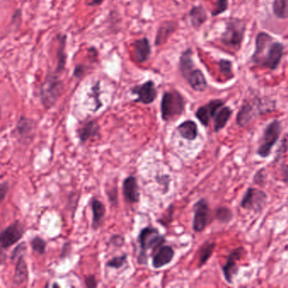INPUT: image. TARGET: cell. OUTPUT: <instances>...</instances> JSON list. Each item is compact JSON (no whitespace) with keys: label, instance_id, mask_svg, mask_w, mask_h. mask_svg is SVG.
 <instances>
[{"label":"cell","instance_id":"1","mask_svg":"<svg viewBox=\"0 0 288 288\" xmlns=\"http://www.w3.org/2000/svg\"><path fill=\"white\" fill-rule=\"evenodd\" d=\"M284 47L281 42H274L269 34L261 32L255 39V52L253 61L261 66L276 69L283 58Z\"/></svg>","mask_w":288,"mask_h":288},{"label":"cell","instance_id":"2","mask_svg":"<svg viewBox=\"0 0 288 288\" xmlns=\"http://www.w3.org/2000/svg\"><path fill=\"white\" fill-rule=\"evenodd\" d=\"M179 70L182 76L185 79L188 85L195 92H202L207 88V81L200 69L194 66L192 58V50L186 49L179 58Z\"/></svg>","mask_w":288,"mask_h":288},{"label":"cell","instance_id":"3","mask_svg":"<svg viewBox=\"0 0 288 288\" xmlns=\"http://www.w3.org/2000/svg\"><path fill=\"white\" fill-rule=\"evenodd\" d=\"M138 242L141 247V252L138 256L140 265H146L148 256L147 251L151 250L154 255L155 251L166 242L164 236L159 233L155 227H146L143 228L139 234Z\"/></svg>","mask_w":288,"mask_h":288},{"label":"cell","instance_id":"4","mask_svg":"<svg viewBox=\"0 0 288 288\" xmlns=\"http://www.w3.org/2000/svg\"><path fill=\"white\" fill-rule=\"evenodd\" d=\"M64 90V83L55 72L47 74L40 88V99L46 109H50L55 105Z\"/></svg>","mask_w":288,"mask_h":288},{"label":"cell","instance_id":"5","mask_svg":"<svg viewBox=\"0 0 288 288\" xmlns=\"http://www.w3.org/2000/svg\"><path fill=\"white\" fill-rule=\"evenodd\" d=\"M185 101L177 91L164 92L161 102V119L168 122L177 119L183 114Z\"/></svg>","mask_w":288,"mask_h":288},{"label":"cell","instance_id":"6","mask_svg":"<svg viewBox=\"0 0 288 288\" xmlns=\"http://www.w3.org/2000/svg\"><path fill=\"white\" fill-rule=\"evenodd\" d=\"M245 30L246 25L241 19L236 18L228 19L226 22L225 31L221 37L222 43L227 47L238 50L241 47Z\"/></svg>","mask_w":288,"mask_h":288},{"label":"cell","instance_id":"7","mask_svg":"<svg viewBox=\"0 0 288 288\" xmlns=\"http://www.w3.org/2000/svg\"><path fill=\"white\" fill-rule=\"evenodd\" d=\"M282 125L278 120H273L266 126L264 131L261 143L258 148L257 155L262 158L268 157L272 153V148L280 138Z\"/></svg>","mask_w":288,"mask_h":288},{"label":"cell","instance_id":"8","mask_svg":"<svg viewBox=\"0 0 288 288\" xmlns=\"http://www.w3.org/2000/svg\"><path fill=\"white\" fill-rule=\"evenodd\" d=\"M266 192L257 188H249L242 199L240 206L244 210L260 212L267 202Z\"/></svg>","mask_w":288,"mask_h":288},{"label":"cell","instance_id":"9","mask_svg":"<svg viewBox=\"0 0 288 288\" xmlns=\"http://www.w3.org/2000/svg\"><path fill=\"white\" fill-rule=\"evenodd\" d=\"M194 220L193 229L195 233H201L205 230L210 219V206L207 200L200 199L194 205Z\"/></svg>","mask_w":288,"mask_h":288},{"label":"cell","instance_id":"10","mask_svg":"<svg viewBox=\"0 0 288 288\" xmlns=\"http://www.w3.org/2000/svg\"><path fill=\"white\" fill-rule=\"evenodd\" d=\"M245 255V250L244 247H238L236 250H233L228 255L227 262L222 266V272L225 280L228 284H233V281L238 276L239 268L238 266V261H239Z\"/></svg>","mask_w":288,"mask_h":288},{"label":"cell","instance_id":"11","mask_svg":"<svg viewBox=\"0 0 288 288\" xmlns=\"http://www.w3.org/2000/svg\"><path fill=\"white\" fill-rule=\"evenodd\" d=\"M132 94L137 95L135 103H141L144 105H149L157 97V90L155 88L154 81H147L142 85H137L131 88Z\"/></svg>","mask_w":288,"mask_h":288},{"label":"cell","instance_id":"12","mask_svg":"<svg viewBox=\"0 0 288 288\" xmlns=\"http://www.w3.org/2000/svg\"><path fill=\"white\" fill-rule=\"evenodd\" d=\"M25 233V227L19 222H15L9 225L1 233L0 246L2 249H8L16 244L22 238Z\"/></svg>","mask_w":288,"mask_h":288},{"label":"cell","instance_id":"13","mask_svg":"<svg viewBox=\"0 0 288 288\" xmlns=\"http://www.w3.org/2000/svg\"><path fill=\"white\" fill-rule=\"evenodd\" d=\"M224 106V102L219 99L211 100L206 105L201 106L195 112V117L200 121V124L208 127L211 119H213L216 112Z\"/></svg>","mask_w":288,"mask_h":288},{"label":"cell","instance_id":"14","mask_svg":"<svg viewBox=\"0 0 288 288\" xmlns=\"http://www.w3.org/2000/svg\"><path fill=\"white\" fill-rule=\"evenodd\" d=\"M123 194L125 200L129 203H138L140 201L138 181L135 176H129L123 182Z\"/></svg>","mask_w":288,"mask_h":288},{"label":"cell","instance_id":"15","mask_svg":"<svg viewBox=\"0 0 288 288\" xmlns=\"http://www.w3.org/2000/svg\"><path fill=\"white\" fill-rule=\"evenodd\" d=\"M174 250L172 249V246L162 245L160 247L153 255V268L160 269L161 267L171 263L174 258Z\"/></svg>","mask_w":288,"mask_h":288},{"label":"cell","instance_id":"16","mask_svg":"<svg viewBox=\"0 0 288 288\" xmlns=\"http://www.w3.org/2000/svg\"><path fill=\"white\" fill-rule=\"evenodd\" d=\"M151 53V46L150 40L147 37L136 40L134 42V56L139 63H145L150 58Z\"/></svg>","mask_w":288,"mask_h":288},{"label":"cell","instance_id":"17","mask_svg":"<svg viewBox=\"0 0 288 288\" xmlns=\"http://www.w3.org/2000/svg\"><path fill=\"white\" fill-rule=\"evenodd\" d=\"M100 131V127L94 120H90L85 123L78 130V137L80 139L81 143H86L89 139L97 136Z\"/></svg>","mask_w":288,"mask_h":288},{"label":"cell","instance_id":"18","mask_svg":"<svg viewBox=\"0 0 288 288\" xmlns=\"http://www.w3.org/2000/svg\"><path fill=\"white\" fill-rule=\"evenodd\" d=\"M233 115L232 108L227 106H222L214 116V131L217 133L224 129Z\"/></svg>","mask_w":288,"mask_h":288},{"label":"cell","instance_id":"19","mask_svg":"<svg viewBox=\"0 0 288 288\" xmlns=\"http://www.w3.org/2000/svg\"><path fill=\"white\" fill-rule=\"evenodd\" d=\"M35 121L33 119H28L26 117L22 116L17 123L16 131L20 136V138L31 139L35 131Z\"/></svg>","mask_w":288,"mask_h":288},{"label":"cell","instance_id":"20","mask_svg":"<svg viewBox=\"0 0 288 288\" xmlns=\"http://www.w3.org/2000/svg\"><path fill=\"white\" fill-rule=\"evenodd\" d=\"M92 227L95 230L98 229L103 223V220L105 216V206L103 202L97 199H92Z\"/></svg>","mask_w":288,"mask_h":288},{"label":"cell","instance_id":"21","mask_svg":"<svg viewBox=\"0 0 288 288\" xmlns=\"http://www.w3.org/2000/svg\"><path fill=\"white\" fill-rule=\"evenodd\" d=\"M177 131L179 136L187 141H194L198 136V126L192 120H186L177 126Z\"/></svg>","mask_w":288,"mask_h":288},{"label":"cell","instance_id":"22","mask_svg":"<svg viewBox=\"0 0 288 288\" xmlns=\"http://www.w3.org/2000/svg\"><path fill=\"white\" fill-rule=\"evenodd\" d=\"M58 48L57 52V58H58V64L55 69L56 74H62L65 69L66 65L67 56L65 53V47H66V35L58 34Z\"/></svg>","mask_w":288,"mask_h":288},{"label":"cell","instance_id":"23","mask_svg":"<svg viewBox=\"0 0 288 288\" xmlns=\"http://www.w3.org/2000/svg\"><path fill=\"white\" fill-rule=\"evenodd\" d=\"M28 281L27 265L25 261L24 256L21 255L18 258V261L15 266L13 283L15 286H20L26 283Z\"/></svg>","mask_w":288,"mask_h":288},{"label":"cell","instance_id":"24","mask_svg":"<svg viewBox=\"0 0 288 288\" xmlns=\"http://www.w3.org/2000/svg\"><path fill=\"white\" fill-rule=\"evenodd\" d=\"M176 30V23L173 21H166L161 24L158 28L155 37V46H160L166 42L170 35Z\"/></svg>","mask_w":288,"mask_h":288},{"label":"cell","instance_id":"25","mask_svg":"<svg viewBox=\"0 0 288 288\" xmlns=\"http://www.w3.org/2000/svg\"><path fill=\"white\" fill-rule=\"evenodd\" d=\"M254 115H255V113H254L253 106L249 103H244L237 115V119H236L237 124L238 126L245 127L252 120Z\"/></svg>","mask_w":288,"mask_h":288},{"label":"cell","instance_id":"26","mask_svg":"<svg viewBox=\"0 0 288 288\" xmlns=\"http://www.w3.org/2000/svg\"><path fill=\"white\" fill-rule=\"evenodd\" d=\"M189 18L194 28H199L206 21L207 14L202 6H194L189 11Z\"/></svg>","mask_w":288,"mask_h":288},{"label":"cell","instance_id":"27","mask_svg":"<svg viewBox=\"0 0 288 288\" xmlns=\"http://www.w3.org/2000/svg\"><path fill=\"white\" fill-rule=\"evenodd\" d=\"M216 248L215 242L206 241L200 246L199 250V266H204L210 260Z\"/></svg>","mask_w":288,"mask_h":288},{"label":"cell","instance_id":"28","mask_svg":"<svg viewBox=\"0 0 288 288\" xmlns=\"http://www.w3.org/2000/svg\"><path fill=\"white\" fill-rule=\"evenodd\" d=\"M272 9L275 15L279 19L288 18V0H275L272 4Z\"/></svg>","mask_w":288,"mask_h":288},{"label":"cell","instance_id":"29","mask_svg":"<svg viewBox=\"0 0 288 288\" xmlns=\"http://www.w3.org/2000/svg\"><path fill=\"white\" fill-rule=\"evenodd\" d=\"M216 218L223 224L229 223L233 218V211L226 206H220L216 210Z\"/></svg>","mask_w":288,"mask_h":288},{"label":"cell","instance_id":"30","mask_svg":"<svg viewBox=\"0 0 288 288\" xmlns=\"http://www.w3.org/2000/svg\"><path fill=\"white\" fill-rule=\"evenodd\" d=\"M31 248L35 252L37 253L39 255H43L45 251H46V247H47V243L44 241V239H42L40 237H35L32 238L31 241Z\"/></svg>","mask_w":288,"mask_h":288},{"label":"cell","instance_id":"31","mask_svg":"<svg viewBox=\"0 0 288 288\" xmlns=\"http://www.w3.org/2000/svg\"><path fill=\"white\" fill-rule=\"evenodd\" d=\"M127 255H121V256H117V257L113 258L110 261H108L107 266L110 268H114V269H119L121 268L126 262H127Z\"/></svg>","mask_w":288,"mask_h":288},{"label":"cell","instance_id":"32","mask_svg":"<svg viewBox=\"0 0 288 288\" xmlns=\"http://www.w3.org/2000/svg\"><path fill=\"white\" fill-rule=\"evenodd\" d=\"M227 8H228V0H216V8L211 12V14L213 16H216L226 11Z\"/></svg>","mask_w":288,"mask_h":288},{"label":"cell","instance_id":"33","mask_svg":"<svg viewBox=\"0 0 288 288\" xmlns=\"http://www.w3.org/2000/svg\"><path fill=\"white\" fill-rule=\"evenodd\" d=\"M220 70L223 75L226 76L233 77V72H232V63L229 60L222 59L220 61Z\"/></svg>","mask_w":288,"mask_h":288},{"label":"cell","instance_id":"34","mask_svg":"<svg viewBox=\"0 0 288 288\" xmlns=\"http://www.w3.org/2000/svg\"><path fill=\"white\" fill-rule=\"evenodd\" d=\"M25 243H21V244H19L18 246L14 249V251L12 253L11 257H10V260H11L12 262H14L16 260L17 258H19V256L23 255V253L25 252Z\"/></svg>","mask_w":288,"mask_h":288},{"label":"cell","instance_id":"35","mask_svg":"<svg viewBox=\"0 0 288 288\" xmlns=\"http://www.w3.org/2000/svg\"><path fill=\"white\" fill-rule=\"evenodd\" d=\"M99 85H100V83L97 82V85L92 87V92L94 94V98H96V106H97L95 111H97L99 108L103 107V103H101L100 100H99V97H98V95H99Z\"/></svg>","mask_w":288,"mask_h":288},{"label":"cell","instance_id":"36","mask_svg":"<svg viewBox=\"0 0 288 288\" xmlns=\"http://www.w3.org/2000/svg\"><path fill=\"white\" fill-rule=\"evenodd\" d=\"M288 150V135L283 138V142H282V144H281V147L279 148V150H277V155H283V154H285Z\"/></svg>","mask_w":288,"mask_h":288},{"label":"cell","instance_id":"37","mask_svg":"<svg viewBox=\"0 0 288 288\" xmlns=\"http://www.w3.org/2000/svg\"><path fill=\"white\" fill-rule=\"evenodd\" d=\"M86 67L84 66L83 64H78L74 69L73 75L75 78H81L84 75V73L86 72Z\"/></svg>","mask_w":288,"mask_h":288},{"label":"cell","instance_id":"38","mask_svg":"<svg viewBox=\"0 0 288 288\" xmlns=\"http://www.w3.org/2000/svg\"><path fill=\"white\" fill-rule=\"evenodd\" d=\"M85 284H86L87 288H97V282L96 277H95L93 275L86 277V279H85Z\"/></svg>","mask_w":288,"mask_h":288},{"label":"cell","instance_id":"39","mask_svg":"<svg viewBox=\"0 0 288 288\" xmlns=\"http://www.w3.org/2000/svg\"><path fill=\"white\" fill-rule=\"evenodd\" d=\"M8 184L7 182H4V183H2L0 185V194H1V200H3L5 197L7 192H8Z\"/></svg>","mask_w":288,"mask_h":288},{"label":"cell","instance_id":"40","mask_svg":"<svg viewBox=\"0 0 288 288\" xmlns=\"http://www.w3.org/2000/svg\"><path fill=\"white\" fill-rule=\"evenodd\" d=\"M282 177L284 183H288V164L282 166Z\"/></svg>","mask_w":288,"mask_h":288},{"label":"cell","instance_id":"41","mask_svg":"<svg viewBox=\"0 0 288 288\" xmlns=\"http://www.w3.org/2000/svg\"><path fill=\"white\" fill-rule=\"evenodd\" d=\"M104 0H85V3L86 5L90 6V7H96V6H99L103 3Z\"/></svg>","mask_w":288,"mask_h":288}]
</instances>
